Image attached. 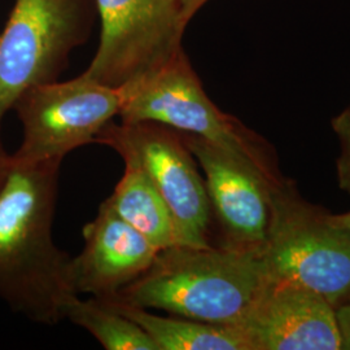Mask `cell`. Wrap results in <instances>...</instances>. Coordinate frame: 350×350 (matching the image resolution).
I'll use <instances>...</instances> for the list:
<instances>
[{
  "mask_svg": "<svg viewBox=\"0 0 350 350\" xmlns=\"http://www.w3.org/2000/svg\"><path fill=\"white\" fill-rule=\"evenodd\" d=\"M104 301L140 325L157 350H252L248 338L237 325L163 317L120 301Z\"/></svg>",
  "mask_w": 350,
  "mask_h": 350,
  "instance_id": "7c38bea8",
  "label": "cell"
},
{
  "mask_svg": "<svg viewBox=\"0 0 350 350\" xmlns=\"http://www.w3.org/2000/svg\"><path fill=\"white\" fill-rule=\"evenodd\" d=\"M10 163H11V154H8L3 144H1V140H0V188L4 183V179H5V175L8 172V167H10Z\"/></svg>",
  "mask_w": 350,
  "mask_h": 350,
  "instance_id": "ac0fdd59",
  "label": "cell"
},
{
  "mask_svg": "<svg viewBox=\"0 0 350 350\" xmlns=\"http://www.w3.org/2000/svg\"><path fill=\"white\" fill-rule=\"evenodd\" d=\"M331 217L338 225L342 226L350 231V212L345 213V214H338V215H331Z\"/></svg>",
  "mask_w": 350,
  "mask_h": 350,
  "instance_id": "d6986e66",
  "label": "cell"
},
{
  "mask_svg": "<svg viewBox=\"0 0 350 350\" xmlns=\"http://www.w3.org/2000/svg\"><path fill=\"white\" fill-rule=\"evenodd\" d=\"M85 247L72 258L78 295L111 300L143 275L160 250L103 201L98 215L83 227Z\"/></svg>",
  "mask_w": 350,
  "mask_h": 350,
  "instance_id": "8fae6325",
  "label": "cell"
},
{
  "mask_svg": "<svg viewBox=\"0 0 350 350\" xmlns=\"http://www.w3.org/2000/svg\"><path fill=\"white\" fill-rule=\"evenodd\" d=\"M62 163H21L11 154L0 188V300L38 325H59L79 296L73 257L52 238Z\"/></svg>",
  "mask_w": 350,
  "mask_h": 350,
  "instance_id": "6da1fadb",
  "label": "cell"
},
{
  "mask_svg": "<svg viewBox=\"0 0 350 350\" xmlns=\"http://www.w3.org/2000/svg\"><path fill=\"white\" fill-rule=\"evenodd\" d=\"M341 350H350V295L335 306Z\"/></svg>",
  "mask_w": 350,
  "mask_h": 350,
  "instance_id": "2e32d148",
  "label": "cell"
},
{
  "mask_svg": "<svg viewBox=\"0 0 350 350\" xmlns=\"http://www.w3.org/2000/svg\"><path fill=\"white\" fill-rule=\"evenodd\" d=\"M185 13V16L191 21L192 17L200 11L201 7H204L209 0H176Z\"/></svg>",
  "mask_w": 350,
  "mask_h": 350,
  "instance_id": "e0dca14e",
  "label": "cell"
},
{
  "mask_svg": "<svg viewBox=\"0 0 350 350\" xmlns=\"http://www.w3.org/2000/svg\"><path fill=\"white\" fill-rule=\"evenodd\" d=\"M261 253L271 278L312 289L332 306L350 295L349 230L275 185Z\"/></svg>",
  "mask_w": 350,
  "mask_h": 350,
  "instance_id": "277c9868",
  "label": "cell"
},
{
  "mask_svg": "<svg viewBox=\"0 0 350 350\" xmlns=\"http://www.w3.org/2000/svg\"><path fill=\"white\" fill-rule=\"evenodd\" d=\"M237 327L252 350H341L335 306L312 289L271 276Z\"/></svg>",
  "mask_w": 350,
  "mask_h": 350,
  "instance_id": "30bf717a",
  "label": "cell"
},
{
  "mask_svg": "<svg viewBox=\"0 0 350 350\" xmlns=\"http://www.w3.org/2000/svg\"><path fill=\"white\" fill-rule=\"evenodd\" d=\"M270 279L261 250L173 245L111 300L215 325H237Z\"/></svg>",
  "mask_w": 350,
  "mask_h": 350,
  "instance_id": "7a4b0ae2",
  "label": "cell"
},
{
  "mask_svg": "<svg viewBox=\"0 0 350 350\" xmlns=\"http://www.w3.org/2000/svg\"><path fill=\"white\" fill-rule=\"evenodd\" d=\"M188 150L204 172V183L222 243L235 250H261L271 215V175L250 159L182 133Z\"/></svg>",
  "mask_w": 350,
  "mask_h": 350,
  "instance_id": "9c48e42d",
  "label": "cell"
},
{
  "mask_svg": "<svg viewBox=\"0 0 350 350\" xmlns=\"http://www.w3.org/2000/svg\"><path fill=\"white\" fill-rule=\"evenodd\" d=\"M100 21L96 53L83 75L124 88L183 50L188 20L176 0H95Z\"/></svg>",
  "mask_w": 350,
  "mask_h": 350,
  "instance_id": "ba28073f",
  "label": "cell"
},
{
  "mask_svg": "<svg viewBox=\"0 0 350 350\" xmlns=\"http://www.w3.org/2000/svg\"><path fill=\"white\" fill-rule=\"evenodd\" d=\"M96 20L95 0H14L0 33V131L24 91L59 81Z\"/></svg>",
  "mask_w": 350,
  "mask_h": 350,
  "instance_id": "3957f363",
  "label": "cell"
},
{
  "mask_svg": "<svg viewBox=\"0 0 350 350\" xmlns=\"http://www.w3.org/2000/svg\"><path fill=\"white\" fill-rule=\"evenodd\" d=\"M340 144L338 159V187L350 195V105L332 120Z\"/></svg>",
  "mask_w": 350,
  "mask_h": 350,
  "instance_id": "9a60e30c",
  "label": "cell"
},
{
  "mask_svg": "<svg viewBox=\"0 0 350 350\" xmlns=\"http://www.w3.org/2000/svg\"><path fill=\"white\" fill-rule=\"evenodd\" d=\"M122 161L124 175L104 201L157 250L178 245L174 219L163 196L138 163L129 159Z\"/></svg>",
  "mask_w": 350,
  "mask_h": 350,
  "instance_id": "4fadbf2b",
  "label": "cell"
},
{
  "mask_svg": "<svg viewBox=\"0 0 350 350\" xmlns=\"http://www.w3.org/2000/svg\"><path fill=\"white\" fill-rule=\"evenodd\" d=\"M95 143L112 148L122 160H133L143 169L170 209L179 244L212 245L211 202L182 131L150 121H112Z\"/></svg>",
  "mask_w": 350,
  "mask_h": 350,
  "instance_id": "8992f818",
  "label": "cell"
},
{
  "mask_svg": "<svg viewBox=\"0 0 350 350\" xmlns=\"http://www.w3.org/2000/svg\"><path fill=\"white\" fill-rule=\"evenodd\" d=\"M65 319L86 329L107 350H157L146 331L117 312L107 301L77 296L66 308Z\"/></svg>",
  "mask_w": 350,
  "mask_h": 350,
  "instance_id": "5bb4252c",
  "label": "cell"
},
{
  "mask_svg": "<svg viewBox=\"0 0 350 350\" xmlns=\"http://www.w3.org/2000/svg\"><path fill=\"white\" fill-rule=\"evenodd\" d=\"M120 88L121 121H150L200 137L250 159L271 175L256 137L211 100L185 51L159 69Z\"/></svg>",
  "mask_w": 350,
  "mask_h": 350,
  "instance_id": "5b68a950",
  "label": "cell"
},
{
  "mask_svg": "<svg viewBox=\"0 0 350 350\" xmlns=\"http://www.w3.org/2000/svg\"><path fill=\"white\" fill-rule=\"evenodd\" d=\"M121 107V88L83 73L27 88L13 105L23 125V142L12 157L21 163L63 161L72 150L95 143L101 130L120 116Z\"/></svg>",
  "mask_w": 350,
  "mask_h": 350,
  "instance_id": "52a82bcc",
  "label": "cell"
}]
</instances>
